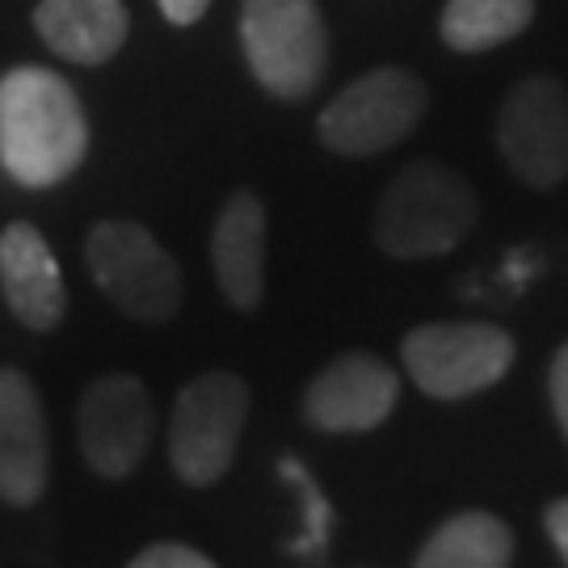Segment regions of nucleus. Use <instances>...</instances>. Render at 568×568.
<instances>
[{
    "label": "nucleus",
    "instance_id": "nucleus-1",
    "mask_svg": "<svg viewBox=\"0 0 568 568\" xmlns=\"http://www.w3.org/2000/svg\"><path fill=\"white\" fill-rule=\"evenodd\" d=\"M89 156V119L60 72L18 63L0 77V164L26 190L68 182Z\"/></svg>",
    "mask_w": 568,
    "mask_h": 568
},
{
    "label": "nucleus",
    "instance_id": "nucleus-2",
    "mask_svg": "<svg viewBox=\"0 0 568 568\" xmlns=\"http://www.w3.org/2000/svg\"><path fill=\"white\" fill-rule=\"evenodd\" d=\"M480 220V199L464 173L438 161L405 164L375 203V244L396 262L450 253Z\"/></svg>",
    "mask_w": 568,
    "mask_h": 568
},
{
    "label": "nucleus",
    "instance_id": "nucleus-3",
    "mask_svg": "<svg viewBox=\"0 0 568 568\" xmlns=\"http://www.w3.org/2000/svg\"><path fill=\"white\" fill-rule=\"evenodd\" d=\"M241 51L270 98L307 102L328 68V30L316 0H241Z\"/></svg>",
    "mask_w": 568,
    "mask_h": 568
},
{
    "label": "nucleus",
    "instance_id": "nucleus-4",
    "mask_svg": "<svg viewBox=\"0 0 568 568\" xmlns=\"http://www.w3.org/2000/svg\"><path fill=\"white\" fill-rule=\"evenodd\" d=\"M84 262L110 304L143 325H164L182 307V270L135 220H102L84 241Z\"/></svg>",
    "mask_w": 568,
    "mask_h": 568
},
{
    "label": "nucleus",
    "instance_id": "nucleus-5",
    "mask_svg": "<svg viewBox=\"0 0 568 568\" xmlns=\"http://www.w3.org/2000/svg\"><path fill=\"white\" fill-rule=\"evenodd\" d=\"M429 110V89L417 72L400 63L375 68L358 81H349L321 110L316 135L337 156H375L387 152L417 131Z\"/></svg>",
    "mask_w": 568,
    "mask_h": 568
},
{
    "label": "nucleus",
    "instance_id": "nucleus-6",
    "mask_svg": "<svg viewBox=\"0 0 568 568\" xmlns=\"http://www.w3.org/2000/svg\"><path fill=\"white\" fill-rule=\"evenodd\" d=\"M248 426V384L236 371H206L178 392L169 417V464L178 480L206 488L224 480Z\"/></svg>",
    "mask_w": 568,
    "mask_h": 568
},
{
    "label": "nucleus",
    "instance_id": "nucleus-7",
    "mask_svg": "<svg viewBox=\"0 0 568 568\" xmlns=\"http://www.w3.org/2000/svg\"><path fill=\"white\" fill-rule=\"evenodd\" d=\"M518 345L488 321H438L417 325L400 342L408 379L434 400H467L506 379Z\"/></svg>",
    "mask_w": 568,
    "mask_h": 568
},
{
    "label": "nucleus",
    "instance_id": "nucleus-8",
    "mask_svg": "<svg viewBox=\"0 0 568 568\" xmlns=\"http://www.w3.org/2000/svg\"><path fill=\"white\" fill-rule=\"evenodd\" d=\"M497 148L518 182L556 190L568 178V89L556 77H527L506 93Z\"/></svg>",
    "mask_w": 568,
    "mask_h": 568
},
{
    "label": "nucleus",
    "instance_id": "nucleus-9",
    "mask_svg": "<svg viewBox=\"0 0 568 568\" xmlns=\"http://www.w3.org/2000/svg\"><path fill=\"white\" fill-rule=\"evenodd\" d=\"M156 408L143 379L114 371L84 387L77 405V438H81L84 464L102 480H126L152 447Z\"/></svg>",
    "mask_w": 568,
    "mask_h": 568
},
{
    "label": "nucleus",
    "instance_id": "nucleus-10",
    "mask_svg": "<svg viewBox=\"0 0 568 568\" xmlns=\"http://www.w3.org/2000/svg\"><path fill=\"white\" fill-rule=\"evenodd\" d=\"M400 400V375L375 354H342L304 392V422L321 434H366L384 426Z\"/></svg>",
    "mask_w": 568,
    "mask_h": 568
},
{
    "label": "nucleus",
    "instance_id": "nucleus-11",
    "mask_svg": "<svg viewBox=\"0 0 568 568\" xmlns=\"http://www.w3.org/2000/svg\"><path fill=\"white\" fill-rule=\"evenodd\" d=\"M51 476L47 413L34 379L18 366H0V501L34 506Z\"/></svg>",
    "mask_w": 568,
    "mask_h": 568
},
{
    "label": "nucleus",
    "instance_id": "nucleus-12",
    "mask_svg": "<svg viewBox=\"0 0 568 568\" xmlns=\"http://www.w3.org/2000/svg\"><path fill=\"white\" fill-rule=\"evenodd\" d=\"M0 295L9 312L34 333L60 328L68 312V286L51 244L34 224L13 220L0 232Z\"/></svg>",
    "mask_w": 568,
    "mask_h": 568
},
{
    "label": "nucleus",
    "instance_id": "nucleus-13",
    "mask_svg": "<svg viewBox=\"0 0 568 568\" xmlns=\"http://www.w3.org/2000/svg\"><path fill=\"white\" fill-rule=\"evenodd\" d=\"M265 203L253 190H236L211 227V265L224 300L236 312H257L265 295Z\"/></svg>",
    "mask_w": 568,
    "mask_h": 568
},
{
    "label": "nucleus",
    "instance_id": "nucleus-14",
    "mask_svg": "<svg viewBox=\"0 0 568 568\" xmlns=\"http://www.w3.org/2000/svg\"><path fill=\"white\" fill-rule=\"evenodd\" d=\"M34 30L60 60L98 68L122 51L131 18L122 0H39Z\"/></svg>",
    "mask_w": 568,
    "mask_h": 568
},
{
    "label": "nucleus",
    "instance_id": "nucleus-15",
    "mask_svg": "<svg viewBox=\"0 0 568 568\" xmlns=\"http://www.w3.org/2000/svg\"><path fill=\"white\" fill-rule=\"evenodd\" d=\"M514 565V530L488 509L450 514L429 535L413 568H509Z\"/></svg>",
    "mask_w": 568,
    "mask_h": 568
},
{
    "label": "nucleus",
    "instance_id": "nucleus-16",
    "mask_svg": "<svg viewBox=\"0 0 568 568\" xmlns=\"http://www.w3.org/2000/svg\"><path fill=\"white\" fill-rule=\"evenodd\" d=\"M535 18V0H447L438 34L450 51L480 55L518 39Z\"/></svg>",
    "mask_w": 568,
    "mask_h": 568
},
{
    "label": "nucleus",
    "instance_id": "nucleus-17",
    "mask_svg": "<svg viewBox=\"0 0 568 568\" xmlns=\"http://www.w3.org/2000/svg\"><path fill=\"white\" fill-rule=\"evenodd\" d=\"M278 471H283V480H291V488L300 493V501H304V535H300V544L295 551H325L328 544V530H333V509H328V497L321 480L307 471L300 459H278Z\"/></svg>",
    "mask_w": 568,
    "mask_h": 568
},
{
    "label": "nucleus",
    "instance_id": "nucleus-18",
    "mask_svg": "<svg viewBox=\"0 0 568 568\" xmlns=\"http://www.w3.org/2000/svg\"><path fill=\"white\" fill-rule=\"evenodd\" d=\"M126 568H220L211 556H203L190 544H148Z\"/></svg>",
    "mask_w": 568,
    "mask_h": 568
},
{
    "label": "nucleus",
    "instance_id": "nucleus-19",
    "mask_svg": "<svg viewBox=\"0 0 568 568\" xmlns=\"http://www.w3.org/2000/svg\"><path fill=\"white\" fill-rule=\"evenodd\" d=\"M548 392H551V408H556V422H560V429H565L568 438V345H560L556 358H551Z\"/></svg>",
    "mask_w": 568,
    "mask_h": 568
},
{
    "label": "nucleus",
    "instance_id": "nucleus-20",
    "mask_svg": "<svg viewBox=\"0 0 568 568\" xmlns=\"http://www.w3.org/2000/svg\"><path fill=\"white\" fill-rule=\"evenodd\" d=\"M544 530H548L551 548L560 551V560H565L568 568V497H560V501H551L548 514H544Z\"/></svg>",
    "mask_w": 568,
    "mask_h": 568
},
{
    "label": "nucleus",
    "instance_id": "nucleus-21",
    "mask_svg": "<svg viewBox=\"0 0 568 568\" xmlns=\"http://www.w3.org/2000/svg\"><path fill=\"white\" fill-rule=\"evenodd\" d=\"M156 4L173 26H194L211 9V0H156Z\"/></svg>",
    "mask_w": 568,
    "mask_h": 568
}]
</instances>
